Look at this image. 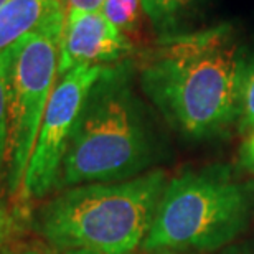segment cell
<instances>
[{"label": "cell", "mask_w": 254, "mask_h": 254, "mask_svg": "<svg viewBox=\"0 0 254 254\" xmlns=\"http://www.w3.org/2000/svg\"><path fill=\"white\" fill-rule=\"evenodd\" d=\"M251 189L226 167L189 170L167 182L142 248L149 253L215 251L250 221Z\"/></svg>", "instance_id": "4"}, {"label": "cell", "mask_w": 254, "mask_h": 254, "mask_svg": "<svg viewBox=\"0 0 254 254\" xmlns=\"http://www.w3.org/2000/svg\"><path fill=\"white\" fill-rule=\"evenodd\" d=\"M0 254H48L42 248H35V246H20V248H13V250H7Z\"/></svg>", "instance_id": "16"}, {"label": "cell", "mask_w": 254, "mask_h": 254, "mask_svg": "<svg viewBox=\"0 0 254 254\" xmlns=\"http://www.w3.org/2000/svg\"><path fill=\"white\" fill-rule=\"evenodd\" d=\"M134 52V43L119 32L101 10H74L64 17L60 42V78L78 66L118 63Z\"/></svg>", "instance_id": "7"}, {"label": "cell", "mask_w": 254, "mask_h": 254, "mask_svg": "<svg viewBox=\"0 0 254 254\" xmlns=\"http://www.w3.org/2000/svg\"><path fill=\"white\" fill-rule=\"evenodd\" d=\"M240 130L254 132V58L246 63L240 98Z\"/></svg>", "instance_id": "11"}, {"label": "cell", "mask_w": 254, "mask_h": 254, "mask_svg": "<svg viewBox=\"0 0 254 254\" xmlns=\"http://www.w3.org/2000/svg\"><path fill=\"white\" fill-rule=\"evenodd\" d=\"M193 3L195 0H142V8L152 28L167 38L172 37L175 23Z\"/></svg>", "instance_id": "10"}, {"label": "cell", "mask_w": 254, "mask_h": 254, "mask_svg": "<svg viewBox=\"0 0 254 254\" xmlns=\"http://www.w3.org/2000/svg\"><path fill=\"white\" fill-rule=\"evenodd\" d=\"M17 230V216L5 208H0V245Z\"/></svg>", "instance_id": "13"}, {"label": "cell", "mask_w": 254, "mask_h": 254, "mask_svg": "<svg viewBox=\"0 0 254 254\" xmlns=\"http://www.w3.org/2000/svg\"><path fill=\"white\" fill-rule=\"evenodd\" d=\"M5 150H7V116H5L3 88L0 83V174L5 167Z\"/></svg>", "instance_id": "12"}, {"label": "cell", "mask_w": 254, "mask_h": 254, "mask_svg": "<svg viewBox=\"0 0 254 254\" xmlns=\"http://www.w3.org/2000/svg\"><path fill=\"white\" fill-rule=\"evenodd\" d=\"M246 62L230 23L162 38L140 63V88L185 135L218 134L240 113Z\"/></svg>", "instance_id": "1"}, {"label": "cell", "mask_w": 254, "mask_h": 254, "mask_svg": "<svg viewBox=\"0 0 254 254\" xmlns=\"http://www.w3.org/2000/svg\"><path fill=\"white\" fill-rule=\"evenodd\" d=\"M241 154H243V162H245V165H248L250 169L254 170V132H251L250 139L245 142Z\"/></svg>", "instance_id": "15"}, {"label": "cell", "mask_w": 254, "mask_h": 254, "mask_svg": "<svg viewBox=\"0 0 254 254\" xmlns=\"http://www.w3.org/2000/svg\"><path fill=\"white\" fill-rule=\"evenodd\" d=\"M101 13L132 43L144 32L142 0H103Z\"/></svg>", "instance_id": "9"}, {"label": "cell", "mask_w": 254, "mask_h": 254, "mask_svg": "<svg viewBox=\"0 0 254 254\" xmlns=\"http://www.w3.org/2000/svg\"><path fill=\"white\" fill-rule=\"evenodd\" d=\"M106 66H78L62 76L50 96L33 154L20 190L22 201L47 196L57 187L68 140L86 96Z\"/></svg>", "instance_id": "6"}, {"label": "cell", "mask_w": 254, "mask_h": 254, "mask_svg": "<svg viewBox=\"0 0 254 254\" xmlns=\"http://www.w3.org/2000/svg\"><path fill=\"white\" fill-rule=\"evenodd\" d=\"M154 142L126 73L106 66L86 96L66 147L57 187L121 182L145 174Z\"/></svg>", "instance_id": "3"}, {"label": "cell", "mask_w": 254, "mask_h": 254, "mask_svg": "<svg viewBox=\"0 0 254 254\" xmlns=\"http://www.w3.org/2000/svg\"><path fill=\"white\" fill-rule=\"evenodd\" d=\"M62 254H96L91 251H62Z\"/></svg>", "instance_id": "17"}, {"label": "cell", "mask_w": 254, "mask_h": 254, "mask_svg": "<svg viewBox=\"0 0 254 254\" xmlns=\"http://www.w3.org/2000/svg\"><path fill=\"white\" fill-rule=\"evenodd\" d=\"M5 2H7V0H0V7H2V5H3Z\"/></svg>", "instance_id": "18"}, {"label": "cell", "mask_w": 254, "mask_h": 254, "mask_svg": "<svg viewBox=\"0 0 254 254\" xmlns=\"http://www.w3.org/2000/svg\"><path fill=\"white\" fill-rule=\"evenodd\" d=\"M167 177L150 170L121 182L64 189L42 208L38 230L60 251L130 254L144 243Z\"/></svg>", "instance_id": "2"}, {"label": "cell", "mask_w": 254, "mask_h": 254, "mask_svg": "<svg viewBox=\"0 0 254 254\" xmlns=\"http://www.w3.org/2000/svg\"><path fill=\"white\" fill-rule=\"evenodd\" d=\"M62 0H7L0 7V53L27 35L64 27Z\"/></svg>", "instance_id": "8"}, {"label": "cell", "mask_w": 254, "mask_h": 254, "mask_svg": "<svg viewBox=\"0 0 254 254\" xmlns=\"http://www.w3.org/2000/svg\"><path fill=\"white\" fill-rule=\"evenodd\" d=\"M63 32H33L0 53V83L7 116L5 167L10 193L22 190L25 172L53 93Z\"/></svg>", "instance_id": "5"}, {"label": "cell", "mask_w": 254, "mask_h": 254, "mask_svg": "<svg viewBox=\"0 0 254 254\" xmlns=\"http://www.w3.org/2000/svg\"><path fill=\"white\" fill-rule=\"evenodd\" d=\"M64 13L74 12V10H84V12H93V10H101L103 0H62Z\"/></svg>", "instance_id": "14"}]
</instances>
